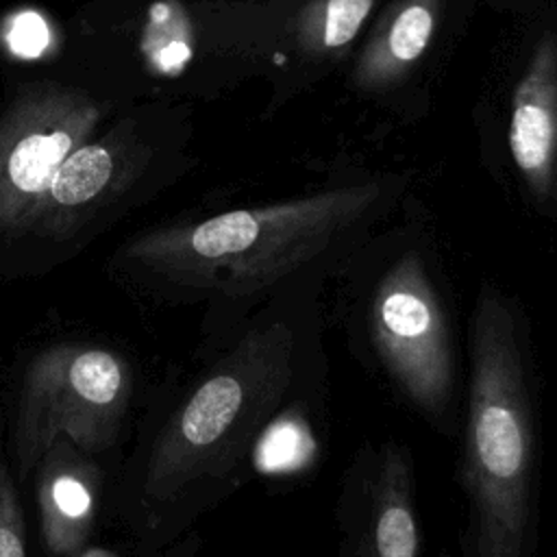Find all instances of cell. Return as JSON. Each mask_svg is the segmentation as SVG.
<instances>
[{
	"mask_svg": "<svg viewBox=\"0 0 557 557\" xmlns=\"http://www.w3.org/2000/svg\"><path fill=\"white\" fill-rule=\"evenodd\" d=\"M437 557H453V555H450L448 550H440V553H437Z\"/></svg>",
	"mask_w": 557,
	"mask_h": 557,
	"instance_id": "cell-18",
	"label": "cell"
},
{
	"mask_svg": "<svg viewBox=\"0 0 557 557\" xmlns=\"http://www.w3.org/2000/svg\"><path fill=\"white\" fill-rule=\"evenodd\" d=\"M498 2H505V4H518V2H522V0H498Z\"/></svg>",
	"mask_w": 557,
	"mask_h": 557,
	"instance_id": "cell-17",
	"label": "cell"
},
{
	"mask_svg": "<svg viewBox=\"0 0 557 557\" xmlns=\"http://www.w3.org/2000/svg\"><path fill=\"white\" fill-rule=\"evenodd\" d=\"M396 176L331 185L133 237L124 257L176 292L233 307L239 322L285 285L335 270L403 196Z\"/></svg>",
	"mask_w": 557,
	"mask_h": 557,
	"instance_id": "cell-2",
	"label": "cell"
},
{
	"mask_svg": "<svg viewBox=\"0 0 557 557\" xmlns=\"http://www.w3.org/2000/svg\"><path fill=\"white\" fill-rule=\"evenodd\" d=\"M339 557H418L416 463L405 442H366L337 494Z\"/></svg>",
	"mask_w": 557,
	"mask_h": 557,
	"instance_id": "cell-8",
	"label": "cell"
},
{
	"mask_svg": "<svg viewBox=\"0 0 557 557\" xmlns=\"http://www.w3.org/2000/svg\"><path fill=\"white\" fill-rule=\"evenodd\" d=\"M355 357L422 422L457 437L463 387L444 270L426 235L372 233L331 276Z\"/></svg>",
	"mask_w": 557,
	"mask_h": 557,
	"instance_id": "cell-4",
	"label": "cell"
},
{
	"mask_svg": "<svg viewBox=\"0 0 557 557\" xmlns=\"http://www.w3.org/2000/svg\"><path fill=\"white\" fill-rule=\"evenodd\" d=\"M329 278L302 276L237 324L152 444L144 481L150 500L213 498L263 470L278 444L305 440L302 426L324 409Z\"/></svg>",
	"mask_w": 557,
	"mask_h": 557,
	"instance_id": "cell-1",
	"label": "cell"
},
{
	"mask_svg": "<svg viewBox=\"0 0 557 557\" xmlns=\"http://www.w3.org/2000/svg\"><path fill=\"white\" fill-rule=\"evenodd\" d=\"M102 117L87 94L37 83L0 115V235H28L33 213L61 163L83 146Z\"/></svg>",
	"mask_w": 557,
	"mask_h": 557,
	"instance_id": "cell-6",
	"label": "cell"
},
{
	"mask_svg": "<svg viewBox=\"0 0 557 557\" xmlns=\"http://www.w3.org/2000/svg\"><path fill=\"white\" fill-rule=\"evenodd\" d=\"M9 48L20 57H37L50 44V33L41 15L37 13H20L13 17L7 30Z\"/></svg>",
	"mask_w": 557,
	"mask_h": 557,
	"instance_id": "cell-15",
	"label": "cell"
},
{
	"mask_svg": "<svg viewBox=\"0 0 557 557\" xmlns=\"http://www.w3.org/2000/svg\"><path fill=\"white\" fill-rule=\"evenodd\" d=\"M503 148L522 198L557 222V4L522 41L507 87Z\"/></svg>",
	"mask_w": 557,
	"mask_h": 557,
	"instance_id": "cell-7",
	"label": "cell"
},
{
	"mask_svg": "<svg viewBox=\"0 0 557 557\" xmlns=\"http://www.w3.org/2000/svg\"><path fill=\"white\" fill-rule=\"evenodd\" d=\"M139 50L152 72L181 74L194 57V26L181 0H157L150 4L141 26Z\"/></svg>",
	"mask_w": 557,
	"mask_h": 557,
	"instance_id": "cell-13",
	"label": "cell"
},
{
	"mask_svg": "<svg viewBox=\"0 0 557 557\" xmlns=\"http://www.w3.org/2000/svg\"><path fill=\"white\" fill-rule=\"evenodd\" d=\"M98 483V470L65 437L41 457L37 500L41 537L50 553L74 557L85 548L96 518Z\"/></svg>",
	"mask_w": 557,
	"mask_h": 557,
	"instance_id": "cell-12",
	"label": "cell"
},
{
	"mask_svg": "<svg viewBox=\"0 0 557 557\" xmlns=\"http://www.w3.org/2000/svg\"><path fill=\"white\" fill-rule=\"evenodd\" d=\"M450 0L385 2L350 57L348 85L368 98H387L424 70L444 30Z\"/></svg>",
	"mask_w": 557,
	"mask_h": 557,
	"instance_id": "cell-10",
	"label": "cell"
},
{
	"mask_svg": "<svg viewBox=\"0 0 557 557\" xmlns=\"http://www.w3.org/2000/svg\"><path fill=\"white\" fill-rule=\"evenodd\" d=\"M463 557H535L540 529L537 379L529 322L485 283L468 320L459 426Z\"/></svg>",
	"mask_w": 557,
	"mask_h": 557,
	"instance_id": "cell-3",
	"label": "cell"
},
{
	"mask_svg": "<svg viewBox=\"0 0 557 557\" xmlns=\"http://www.w3.org/2000/svg\"><path fill=\"white\" fill-rule=\"evenodd\" d=\"M0 557H26V527L9 463L0 448Z\"/></svg>",
	"mask_w": 557,
	"mask_h": 557,
	"instance_id": "cell-14",
	"label": "cell"
},
{
	"mask_svg": "<svg viewBox=\"0 0 557 557\" xmlns=\"http://www.w3.org/2000/svg\"><path fill=\"white\" fill-rule=\"evenodd\" d=\"M74 557H122L111 548H100V546H91V548H83L81 553H76Z\"/></svg>",
	"mask_w": 557,
	"mask_h": 557,
	"instance_id": "cell-16",
	"label": "cell"
},
{
	"mask_svg": "<svg viewBox=\"0 0 557 557\" xmlns=\"http://www.w3.org/2000/svg\"><path fill=\"white\" fill-rule=\"evenodd\" d=\"M131 392V366L111 348L63 342L37 352L24 372L13 433L22 472L37 468L59 437L83 453L109 448Z\"/></svg>",
	"mask_w": 557,
	"mask_h": 557,
	"instance_id": "cell-5",
	"label": "cell"
},
{
	"mask_svg": "<svg viewBox=\"0 0 557 557\" xmlns=\"http://www.w3.org/2000/svg\"><path fill=\"white\" fill-rule=\"evenodd\" d=\"M148 157L150 150L128 128L85 141L57 170L33 213L28 235L54 242L78 235L131 189Z\"/></svg>",
	"mask_w": 557,
	"mask_h": 557,
	"instance_id": "cell-9",
	"label": "cell"
},
{
	"mask_svg": "<svg viewBox=\"0 0 557 557\" xmlns=\"http://www.w3.org/2000/svg\"><path fill=\"white\" fill-rule=\"evenodd\" d=\"M381 0H278L270 61L294 78L318 76L350 59Z\"/></svg>",
	"mask_w": 557,
	"mask_h": 557,
	"instance_id": "cell-11",
	"label": "cell"
}]
</instances>
